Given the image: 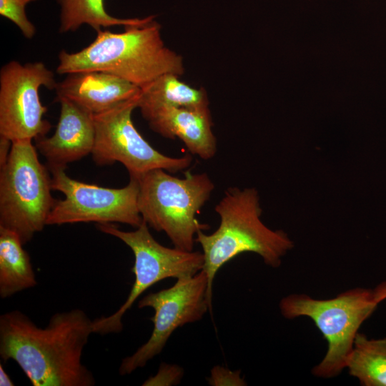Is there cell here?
Here are the masks:
<instances>
[{"mask_svg":"<svg viewBox=\"0 0 386 386\" xmlns=\"http://www.w3.org/2000/svg\"><path fill=\"white\" fill-rule=\"evenodd\" d=\"M92 333L93 320L80 309L55 313L44 328L13 310L0 316V356L15 361L34 386H92L81 362Z\"/></svg>","mask_w":386,"mask_h":386,"instance_id":"obj_1","label":"cell"},{"mask_svg":"<svg viewBox=\"0 0 386 386\" xmlns=\"http://www.w3.org/2000/svg\"><path fill=\"white\" fill-rule=\"evenodd\" d=\"M155 18V17H154ZM124 27L122 33L101 29L81 50L59 54L56 73L101 71L119 76L140 89L159 76L184 71L182 56L164 45L154 20Z\"/></svg>","mask_w":386,"mask_h":386,"instance_id":"obj_2","label":"cell"},{"mask_svg":"<svg viewBox=\"0 0 386 386\" xmlns=\"http://www.w3.org/2000/svg\"><path fill=\"white\" fill-rule=\"evenodd\" d=\"M214 210L220 219L217 230L210 234L199 230L195 237V242L202 249V270L207 276L211 307L214 279L224 264L242 253L254 252L261 256L265 264L277 267L281 257L292 247L285 233L273 231L261 221L262 209L254 189L228 188Z\"/></svg>","mask_w":386,"mask_h":386,"instance_id":"obj_3","label":"cell"},{"mask_svg":"<svg viewBox=\"0 0 386 386\" xmlns=\"http://www.w3.org/2000/svg\"><path fill=\"white\" fill-rule=\"evenodd\" d=\"M165 171L155 169L134 177L140 214L148 226L164 232L174 247L193 251L197 233L207 229L196 214L209 200L214 183L206 173L187 172L180 179Z\"/></svg>","mask_w":386,"mask_h":386,"instance_id":"obj_4","label":"cell"},{"mask_svg":"<svg viewBox=\"0 0 386 386\" xmlns=\"http://www.w3.org/2000/svg\"><path fill=\"white\" fill-rule=\"evenodd\" d=\"M0 227L16 232L24 244L46 225L56 202L51 177L39 160L31 139L12 142L0 167Z\"/></svg>","mask_w":386,"mask_h":386,"instance_id":"obj_5","label":"cell"},{"mask_svg":"<svg viewBox=\"0 0 386 386\" xmlns=\"http://www.w3.org/2000/svg\"><path fill=\"white\" fill-rule=\"evenodd\" d=\"M379 302L375 291L358 288L326 300L292 295L281 300L279 307L287 318L307 316L314 321L326 339L328 350L313 373L331 377L346 367L358 329Z\"/></svg>","mask_w":386,"mask_h":386,"instance_id":"obj_6","label":"cell"},{"mask_svg":"<svg viewBox=\"0 0 386 386\" xmlns=\"http://www.w3.org/2000/svg\"><path fill=\"white\" fill-rule=\"evenodd\" d=\"M97 228L119 239L132 249L135 279L127 300L114 313L93 320L94 333L120 332L123 330V316L147 289L167 278L177 279L194 276L203 268L202 252L162 245L151 234L144 220L134 231L120 230L112 223L97 224Z\"/></svg>","mask_w":386,"mask_h":386,"instance_id":"obj_7","label":"cell"},{"mask_svg":"<svg viewBox=\"0 0 386 386\" xmlns=\"http://www.w3.org/2000/svg\"><path fill=\"white\" fill-rule=\"evenodd\" d=\"M139 96L94 115V162L100 166L119 162L127 168L129 177H134L155 169L174 173L189 167L192 162L191 154L181 157L166 156L151 146L137 131L132 114L138 108Z\"/></svg>","mask_w":386,"mask_h":386,"instance_id":"obj_8","label":"cell"},{"mask_svg":"<svg viewBox=\"0 0 386 386\" xmlns=\"http://www.w3.org/2000/svg\"><path fill=\"white\" fill-rule=\"evenodd\" d=\"M51 189L64 195L56 202L46 225L77 222H120L137 228L143 219L138 207V180L129 177L122 188H107L70 178L63 169L51 170Z\"/></svg>","mask_w":386,"mask_h":386,"instance_id":"obj_9","label":"cell"},{"mask_svg":"<svg viewBox=\"0 0 386 386\" xmlns=\"http://www.w3.org/2000/svg\"><path fill=\"white\" fill-rule=\"evenodd\" d=\"M208 279L201 270L194 276L179 278L173 286L151 292L139 301V308L151 307L154 327L149 340L134 353L124 358L119 366L122 375L144 367L163 350L172 334L180 327L202 319L212 307L207 297Z\"/></svg>","mask_w":386,"mask_h":386,"instance_id":"obj_10","label":"cell"},{"mask_svg":"<svg viewBox=\"0 0 386 386\" xmlns=\"http://www.w3.org/2000/svg\"><path fill=\"white\" fill-rule=\"evenodd\" d=\"M57 83L41 61L4 64L0 70V136L11 142L46 136L51 124L43 119L47 107L39 91L41 86L54 90Z\"/></svg>","mask_w":386,"mask_h":386,"instance_id":"obj_11","label":"cell"},{"mask_svg":"<svg viewBox=\"0 0 386 386\" xmlns=\"http://www.w3.org/2000/svg\"><path fill=\"white\" fill-rule=\"evenodd\" d=\"M60 114L54 134L36 139V148L44 157L49 170L66 165L91 154L95 140L94 114L66 99H55Z\"/></svg>","mask_w":386,"mask_h":386,"instance_id":"obj_12","label":"cell"},{"mask_svg":"<svg viewBox=\"0 0 386 386\" xmlns=\"http://www.w3.org/2000/svg\"><path fill=\"white\" fill-rule=\"evenodd\" d=\"M141 113L154 132L169 139L178 137L191 154L205 160L215 155L217 142L209 107H160Z\"/></svg>","mask_w":386,"mask_h":386,"instance_id":"obj_13","label":"cell"},{"mask_svg":"<svg viewBox=\"0 0 386 386\" xmlns=\"http://www.w3.org/2000/svg\"><path fill=\"white\" fill-rule=\"evenodd\" d=\"M54 90L55 99L66 98L94 115L109 110L141 92L137 85L101 71L67 74Z\"/></svg>","mask_w":386,"mask_h":386,"instance_id":"obj_14","label":"cell"},{"mask_svg":"<svg viewBox=\"0 0 386 386\" xmlns=\"http://www.w3.org/2000/svg\"><path fill=\"white\" fill-rule=\"evenodd\" d=\"M23 245L16 232L0 227V297L2 299L37 284L30 257Z\"/></svg>","mask_w":386,"mask_h":386,"instance_id":"obj_15","label":"cell"},{"mask_svg":"<svg viewBox=\"0 0 386 386\" xmlns=\"http://www.w3.org/2000/svg\"><path fill=\"white\" fill-rule=\"evenodd\" d=\"M172 73L162 74L141 89L138 108L141 110L160 107L202 108L209 107L204 89L190 86Z\"/></svg>","mask_w":386,"mask_h":386,"instance_id":"obj_16","label":"cell"},{"mask_svg":"<svg viewBox=\"0 0 386 386\" xmlns=\"http://www.w3.org/2000/svg\"><path fill=\"white\" fill-rule=\"evenodd\" d=\"M60 6L59 32L65 34L78 30L83 24L90 26L96 31L102 28L114 26L124 27L146 23L155 17L117 18L108 14L104 0H57Z\"/></svg>","mask_w":386,"mask_h":386,"instance_id":"obj_17","label":"cell"},{"mask_svg":"<svg viewBox=\"0 0 386 386\" xmlns=\"http://www.w3.org/2000/svg\"><path fill=\"white\" fill-rule=\"evenodd\" d=\"M346 367L366 386H386V338L368 340L357 333Z\"/></svg>","mask_w":386,"mask_h":386,"instance_id":"obj_18","label":"cell"},{"mask_svg":"<svg viewBox=\"0 0 386 386\" xmlns=\"http://www.w3.org/2000/svg\"><path fill=\"white\" fill-rule=\"evenodd\" d=\"M36 0H0V15L12 21L28 39L34 37L35 26L26 14V6Z\"/></svg>","mask_w":386,"mask_h":386,"instance_id":"obj_19","label":"cell"},{"mask_svg":"<svg viewBox=\"0 0 386 386\" xmlns=\"http://www.w3.org/2000/svg\"><path fill=\"white\" fill-rule=\"evenodd\" d=\"M184 374L178 365L162 363L157 373L148 378L142 385H173L179 383Z\"/></svg>","mask_w":386,"mask_h":386,"instance_id":"obj_20","label":"cell"},{"mask_svg":"<svg viewBox=\"0 0 386 386\" xmlns=\"http://www.w3.org/2000/svg\"><path fill=\"white\" fill-rule=\"evenodd\" d=\"M209 385L212 386H242L246 385L244 379L240 376V371H232L220 365L214 366L207 378Z\"/></svg>","mask_w":386,"mask_h":386,"instance_id":"obj_21","label":"cell"},{"mask_svg":"<svg viewBox=\"0 0 386 386\" xmlns=\"http://www.w3.org/2000/svg\"><path fill=\"white\" fill-rule=\"evenodd\" d=\"M12 142L8 138L0 136V167L7 161L9 156Z\"/></svg>","mask_w":386,"mask_h":386,"instance_id":"obj_22","label":"cell"},{"mask_svg":"<svg viewBox=\"0 0 386 386\" xmlns=\"http://www.w3.org/2000/svg\"><path fill=\"white\" fill-rule=\"evenodd\" d=\"M0 385L1 386H13L14 383L11 380L9 375L6 372L2 365H0Z\"/></svg>","mask_w":386,"mask_h":386,"instance_id":"obj_23","label":"cell"},{"mask_svg":"<svg viewBox=\"0 0 386 386\" xmlns=\"http://www.w3.org/2000/svg\"><path fill=\"white\" fill-rule=\"evenodd\" d=\"M375 292L380 301L386 298V282L379 286Z\"/></svg>","mask_w":386,"mask_h":386,"instance_id":"obj_24","label":"cell"}]
</instances>
